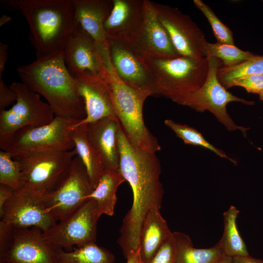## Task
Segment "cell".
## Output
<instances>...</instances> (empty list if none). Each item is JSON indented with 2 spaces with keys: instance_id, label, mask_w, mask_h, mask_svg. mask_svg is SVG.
<instances>
[{
  "instance_id": "cell-10",
  "label": "cell",
  "mask_w": 263,
  "mask_h": 263,
  "mask_svg": "<svg viewBox=\"0 0 263 263\" xmlns=\"http://www.w3.org/2000/svg\"><path fill=\"white\" fill-rule=\"evenodd\" d=\"M17 94L15 104L0 112V141L25 127H37L51 123L55 117L50 105L40 95L23 83L14 82L9 86Z\"/></svg>"
},
{
  "instance_id": "cell-36",
  "label": "cell",
  "mask_w": 263,
  "mask_h": 263,
  "mask_svg": "<svg viewBox=\"0 0 263 263\" xmlns=\"http://www.w3.org/2000/svg\"><path fill=\"white\" fill-rule=\"evenodd\" d=\"M16 92L4 82L2 76H0V112L16 101Z\"/></svg>"
},
{
  "instance_id": "cell-2",
  "label": "cell",
  "mask_w": 263,
  "mask_h": 263,
  "mask_svg": "<svg viewBox=\"0 0 263 263\" xmlns=\"http://www.w3.org/2000/svg\"><path fill=\"white\" fill-rule=\"evenodd\" d=\"M18 74L29 90L47 100L55 117L76 121L85 118L84 101L66 67L63 52L20 65Z\"/></svg>"
},
{
  "instance_id": "cell-13",
  "label": "cell",
  "mask_w": 263,
  "mask_h": 263,
  "mask_svg": "<svg viewBox=\"0 0 263 263\" xmlns=\"http://www.w3.org/2000/svg\"><path fill=\"white\" fill-rule=\"evenodd\" d=\"M157 18L181 56L207 57L205 36L189 17L177 8L153 2Z\"/></svg>"
},
{
  "instance_id": "cell-1",
  "label": "cell",
  "mask_w": 263,
  "mask_h": 263,
  "mask_svg": "<svg viewBox=\"0 0 263 263\" xmlns=\"http://www.w3.org/2000/svg\"><path fill=\"white\" fill-rule=\"evenodd\" d=\"M120 171L133 195L130 209L123 218L117 243L126 259L139 249L142 225L148 213L161 208L164 190L160 180L161 167L155 152L134 147L120 125L117 134Z\"/></svg>"
},
{
  "instance_id": "cell-6",
  "label": "cell",
  "mask_w": 263,
  "mask_h": 263,
  "mask_svg": "<svg viewBox=\"0 0 263 263\" xmlns=\"http://www.w3.org/2000/svg\"><path fill=\"white\" fill-rule=\"evenodd\" d=\"M143 58L157 81L161 94L170 99L197 90L207 75V57Z\"/></svg>"
},
{
  "instance_id": "cell-27",
  "label": "cell",
  "mask_w": 263,
  "mask_h": 263,
  "mask_svg": "<svg viewBox=\"0 0 263 263\" xmlns=\"http://www.w3.org/2000/svg\"><path fill=\"white\" fill-rule=\"evenodd\" d=\"M239 213V211L233 206L224 213V230L221 240L218 242L225 255L231 257L249 255L236 224Z\"/></svg>"
},
{
  "instance_id": "cell-25",
  "label": "cell",
  "mask_w": 263,
  "mask_h": 263,
  "mask_svg": "<svg viewBox=\"0 0 263 263\" xmlns=\"http://www.w3.org/2000/svg\"><path fill=\"white\" fill-rule=\"evenodd\" d=\"M172 233L176 244V263H215L225 256L218 243L210 248H197L187 234Z\"/></svg>"
},
{
  "instance_id": "cell-39",
  "label": "cell",
  "mask_w": 263,
  "mask_h": 263,
  "mask_svg": "<svg viewBox=\"0 0 263 263\" xmlns=\"http://www.w3.org/2000/svg\"><path fill=\"white\" fill-rule=\"evenodd\" d=\"M232 258L233 263H263V260L248 256H237Z\"/></svg>"
},
{
  "instance_id": "cell-44",
  "label": "cell",
  "mask_w": 263,
  "mask_h": 263,
  "mask_svg": "<svg viewBox=\"0 0 263 263\" xmlns=\"http://www.w3.org/2000/svg\"><path fill=\"white\" fill-rule=\"evenodd\" d=\"M0 263H7L1 262H0Z\"/></svg>"
},
{
  "instance_id": "cell-34",
  "label": "cell",
  "mask_w": 263,
  "mask_h": 263,
  "mask_svg": "<svg viewBox=\"0 0 263 263\" xmlns=\"http://www.w3.org/2000/svg\"><path fill=\"white\" fill-rule=\"evenodd\" d=\"M234 86L244 88L248 93L260 95L263 92V74L243 76L233 81L229 88Z\"/></svg>"
},
{
  "instance_id": "cell-26",
  "label": "cell",
  "mask_w": 263,
  "mask_h": 263,
  "mask_svg": "<svg viewBox=\"0 0 263 263\" xmlns=\"http://www.w3.org/2000/svg\"><path fill=\"white\" fill-rule=\"evenodd\" d=\"M55 263H114L110 251L95 243L76 247L72 251L54 250Z\"/></svg>"
},
{
  "instance_id": "cell-4",
  "label": "cell",
  "mask_w": 263,
  "mask_h": 263,
  "mask_svg": "<svg viewBox=\"0 0 263 263\" xmlns=\"http://www.w3.org/2000/svg\"><path fill=\"white\" fill-rule=\"evenodd\" d=\"M100 77L108 86L114 113L131 144L150 152L160 150L161 147L157 139L147 128L143 119V105L150 94L121 81L111 60L104 64Z\"/></svg>"
},
{
  "instance_id": "cell-32",
  "label": "cell",
  "mask_w": 263,
  "mask_h": 263,
  "mask_svg": "<svg viewBox=\"0 0 263 263\" xmlns=\"http://www.w3.org/2000/svg\"><path fill=\"white\" fill-rule=\"evenodd\" d=\"M193 3L207 19L217 42L234 45L232 32L219 19L211 8L201 0H194Z\"/></svg>"
},
{
  "instance_id": "cell-3",
  "label": "cell",
  "mask_w": 263,
  "mask_h": 263,
  "mask_svg": "<svg viewBox=\"0 0 263 263\" xmlns=\"http://www.w3.org/2000/svg\"><path fill=\"white\" fill-rule=\"evenodd\" d=\"M0 4L23 15L37 58L63 52L77 23L73 0H2Z\"/></svg>"
},
{
  "instance_id": "cell-40",
  "label": "cell",
  "mask_w": 263,
  "mask_h": 263,
  "mask_svg": "<svg viewBox=\"0 0 263 263\" xmlns=\"http://www.w3.org/2000/svg\"><path fill=\"white\" fill-rule=\"evenodd\" d=\"M126 263H142L139 254V249L129 252L126 258Z\"/></svg>"
},
{
  "instance_id": "cell-7",
  "label": "cell",
  "mask_w": 263,
  "mask_h": 263,
  "mask_svg": "<svg viewBox=\"0 0 263 263\" xmlns=\"http://www.w3.org/2000/svg\"><path fill=\"white\" fill-rule=\"evenodd\" d=\"M208 71L207 78L203 85L191 93L173 97V102L189 107L198 112L206 111L211 112L229 131L239 130L244 137L247 135L249 128L236 125L226 110L227 104L231 102H238L252 105L254 102L237 97L227 91L217 77L218 69L222 61L215 57H207Z\"/></svg>"
},
{
  "instance_id": "cell-12",
  "label": "cell",
  "mask_w": 263,
  "mask_h": 263,
  "mask_svg": "<svg viewBox=\"0 0 263 263\" xmlns=\"http://www.w3.org/2000/svg\"><path fill=\"white\" fill-rule=\"evenodd\" d=\"M107 42L112 66L121 81L150 95L161 94L151 71L127 39L107 38Z\"/></svg>"
},
{
  "instance_id": "cell-24",
  "label": "cell",
  "mask_w": 263,
  "mask_h": 263,
  "mask_svg": "<svg viewBox=\"0 0 263 263\" xmlns=\"http://www.w3.org/2000/svg\"><path fill=\"white\" fill-rule=\"evenodd\" d=\"M87 125L74 126L72 138L77 155L83 163L94 190L97 186L104 170L97 153L89 142L86 134Z\"/></svg>"
},
{
  "instance_id": "cell-28",
  "label": "cell",
  "mask_w": 263,
  "mask_h": 263,
  "mask_svg": "<svg viewBox=\"0 0 263 263\" xmlns=\"http://www.w3.org/2000/svg\"><path fill=\"white\" fill-rule=\"evenodd\" d=\"M165 124L170 129L186 144L200 146L214 152L220 157L229 160L236 165L237 162L230 158L222 150L217 148L204 138L196 129L186 124L177 123L171 119H166Z\"/></svg>"
},
{
  "instance_id": "cell-38",
  "label": "cell",
  "mask_w": 263,
  "mask_h": 263,
  "mask_svg": "<svg viewBox=\"0 0 263 263\" xmlns=\"http://www.w3.org/2000/svg\"><path fill=\"white\" fill-rule=\"evenodd\" d=\"M8 46L6 44L0 42V76H2L6 62L8 57Z\"/></svg>"
},
{
  "instance_id": "cell-8",
  "label": "cell",
  "mask_w": 263,
  "mask_h": 263,
  "mask_svg": "<svg viewBox=\"0 0 263 263\" xmlns=\"http://www.w3.org/2000/svg\"><path fill=\"white\" fill-rule=\"evenodd\" d=\"M79 121L55 117L48 124L17 131L0 141V148L12 158L35 152L72 150L75 149L72 138L73 128Z\"/></svg>"
},
{
  "instance_id": "cell-42",
  "label": "cell",
  "mask_w": 263,
  "mask_h": 263,
  "mask_svg": "<svg viewBox=\"0 0 263 263\" xmlns=\"http://www.w3.org/2000/svg\"><path fill=\"white\" fill-rule=\"evenodd\" d=\"M11 17L7 15H3L0 18V26L1 27L4 24L9 22L10 20H11Z\"/></svg>"
},
{
  "instance_id": "cell-9",
  "label": "cell",
  "mask_w": 263,
  "mask_h": 263,
  "mask_svg": "<svg viewBox=\"0 0 263 263\" xmlns=\"http://www.w3.org/2000/svg\"><path fill=\"white\" fill-rule=\"evenodd\" d=\"M100 217L95 202L88 199L75 212L42 231L43 238L54 250L94 244L97 222Z\"/></svg>"
},
{
  "instance_id": "cell-29",
  "label": "cell",
  "mask_w": 263,
  "mask_h": 263,
  "mask_svg": "<svg viewBox=\"0 0 263 263\" xmlns=\"http://www.w3.org/2000/svg\"><path fill=\"white\" fill-rule=\"evenodd\" d=\"M260 74H263V56L257 55L234 66L219 67L217 77L221 84L227 89L238 78Z\"/></svg>"
},
{
  "instance_id": "cell-15",
  "label": "cell",
  "mask_w": 263,
  "mask_h": 263,
  "mask_svg": "<svg viewBox=\"0 0 263 263\" xmlns=\"http://www.w3.org/2000/svg\"><path fill=\"white\" fill-rule=\"evenodd\" d=\"M127 40L131 47L142 57L171 58L180 56L159 20L153 2L148 0H144L141 23Z\"/></svg>"
},
{
  "instance_id": "cell-11",
  "label": "cell",
  "mask_w": 263,
  "mask_h": 263,
  "mask_svg": "<svg viewBox=\"0 0 263 263\" xmlns=\"http://www.w3.org/2000/svg\"><path fill=\"white\" fill-rule=\"evenodd\" d=\"M93 190L86 169L77 155L73 159L68 177L60 187L40 199L47 213L57 222L79 208Z\"/></svg>"
},
{
  "instance_id": "cell-5",
  "label": "cell",
  "mask_w": 263,
  "mask_h": 263,
  "mask_svg": "<svg viewBox=\"0 0 263 263\" xmlns=\"http://www.w3.org/2000/svg\"><path fill=\"white\" fill-rule=\"evenodd\" d=\"M77 152L51 150L17 156L20 164L24 189L42 198L57 190L68 177Z\"/></svg>"
},
{
  "instance_id": "cell-33",
  "label": "cell",
  "mask_w": 263,
  "mask_h": 263,
  "mask_svg": "<svg viewBox=\"0 0 263 263\" xmlns=\"http://www.w3.org/2000/svg\"><path fill=\"white\" fill-rule=\"evenodd\" d=\"M150 263H176V244L172 232Z\"/></svg>"
},
{
  "instance_id": "cell-31",
  "label": "cell",
  "mask_w": 263,
  "mask_h": 263,
  "mask_svg": "<svg viewBox=\"0 0 263 263\" xmlns=\"http://www.w3.org/2000/svg\"><path fill=\"white\" fill-rule=\"evenodd\" d=\"M0 184L7 186L14 191L23 188L19 163L3 150L0 151Z\"/></svg>"
},
{
  "instance_id": "cell-21",
  "label": "cell",
  "mask_w": 263,
  "mask_h": 263,
  "mask_svg": "<svg viewBox=\"0 0 263 263\" xmlns=\"http://www.w3.org/2000/svg\"><path fill=\"white\" fill-rule=\"evenodd\" d=\"M75 16L84 30L96 42L107 44L104 23L113 7L111 0H73Z\"/></svg>"
},
{
  "instance_id": "cell-16",
  "label": "cell",
  "mask_w": 263,
  "mask_h": 263,
  "mask_svg": "<svg viewBox=\"0 0 263 263\" xmlns=\"http://www.w3.org/2000/svg\"><path fill=\"white\" fill-rule=\"evenodd\" d=\"M1 220L14 228L37 227L43 232L56 224L40 198L22 188L14 191L5 205Z\"/></svg>"
},
{
  "instance_id": "cell-17",
  "label": "cell",
  "mask_w": 263,
  "mask_h": 263,
  "mask_svg": "<svg viewBox=\"0 0 263 263\" xmlns=\"http://www.w3.org/2000/svg\"><path fill=\"white\" fill-rule=\"evenodd\" d=\"M54 250L37 227L14 228L9 248L0 257L7 263H55Z\"/></svg>"
},
{
  "instance_id": "cell-23",
  "label": "cell",
  "mask_w": 263,
  "mask_h": 263,
  "mask_svg": "<svg viewBox=\"0 0 263 263\" xmlns=\"http://www.w3.org/2000/svg\"><path fill=\"white\" fill-rule=\"evenodd\" d=\"M126 180L120 171L104 169L99 181L87 199L96 203L98 214L112 216L114 214L117 202L118 187Z\"/></svg>"
},
{
  "instance_id": "cell-22",
  "label": "cell",
  "mask_w": 263,
  "mask_h": 263,
  "mask_svg": "<svg viewBox=\"0 0 263 263\" xmlns=\"http://www.w3.org/2000/svg\"><path fill=\"white\" fill-rule=\"evenodd\" d=\"M171 232L159 210L152 209L148 213L140 235L139 249L142 263H150Z\"/></svg>"
},
{
  "instance_id": "cell-43",
  "label": "cell",
  "mask_w": 263,
  "mask_h": 263,
  "mask_svg": "<svg viewBox=\"0 0 263 263\" xmlns=\"http://www.w3.org/2000/svg\"><path fill=\"white\" fill-rule=\"evenodd\" d=\"M260 99L263 101V92L259 95Z\"/></svg>"
},
{
  "instance_id": "cell-41",
  "label": "cell",
  "mask_w": 263,
  "mask_h": 263,
  "mask_svg": "<svg viewBox=\"0 0 263 263\" xmlns=\"http://www.w3.org/2000/svg\"><path fill=\"white\" fill-rule=\"evenodd\" d=\"M215 263H233L232 258L231 257L224 256L219 259Z\"/></svg>"
},
{
  "instance_id": "cell-30",
  "label": "cell",
  "mask_w": 263,
  "mask_h": 263,
  "mask_svg": "<svg viewBox=\"0 0 263 263\" xmlns=\"http://www.w3.org/2000/svg\"><path fill=\"white\" fill-rule=\"evenodd\" d=\"M205 45L207 57L220 59L223 66L225 67L236 66L257 56L250 52L243 51L234 45L206 41Z\"/></svg>"
},
{
  "instance_id": "cell-20",
  "label": "cell",
  "mask_w": 263,
  "mask_h": 263,
  "mask_svg": "<svg viewBox=\"0 0 263 263\" xmlns=\"http://www.w3.org/2000/svg\"><path fill=\"white\" fill-rule=\"evenodd\" d=\"M113 1L112 10L104 24L107 38L127 39L141 23L144 0Z\"/></svg>"
},
{
  "instance_id": "cell-37",
  "label": "cell",
  "mask_w": 263,
  "mask_h": 263,
  "mask_svg": "<svg viewBox=\"0 0 263 263\" xmlns=\"http://www.w3.org/2000/svg\"><path fill=\"white\" fill-rule=\"evenodd\" d=\"M14 190L11 188L0 184V218H2L4 208L13 194Z\"/></svg>"
},
{
  "instance_id": "cell-14",
  "label": "cell",
  "mask_w": 263,
  "mask_h": 263,
  "mask_svg": "<svg viewBox=\"0 0 263 263\" xmlns=\"http://www.w3.org/2000/svg\"><path fill=\"white\" fill-rule=\"evenodd\" d=\"M108 45L96 42L77 22L63 51L66 67L71 75L100 76Z\"/></svg>"
},
{
  "instance_id": "cell-18",
  "label": "cell",
  "mask_w": 263,
  "mask_h": 263,
  "mask_svg": "<svg viewBox=\"0 0 263 263\" xmlns=\"http://www.w3.org/2000/svg\"><path fill=\"white\" fill-rule=\"evenodd\" d=\"M72 76L78 92L84 101L86 113L85 118L74 126L86 125L106 117H116L109 89L104 80L99 76L86 74Z\"/></svg>"
},
{
  "instance_id": "cell-19",
  "label": "cell",
  "mask_w": 263,
  "mask_h": 263,
  "mask_svg": "<svg viewBox=\"0 0 263 263\" xmlns=\"http://www.w3.org/2000/svg\"><path fill=\"white\" fill-rule=\"evenodd\" d=\"M87 125V138L99 155L104 169L120 171L117 134L120 124L109 117Z\"/></svg>"
},
{
  "instance_id": "cell-35",
  "label": "cell",
  "mask_w": 263,
  "mask_h": 263,
  "mask_svg": "<svg viewBox=\"0 0 263 263\" xmlns=\"http://www.w3.org/2000/svg\"><path fill=\"white\" fill-rule=\"evenodd\" d=\"M14 228L3 221H0V257L3 256L11 245Z\"/></svg>"
}]
</instances>
